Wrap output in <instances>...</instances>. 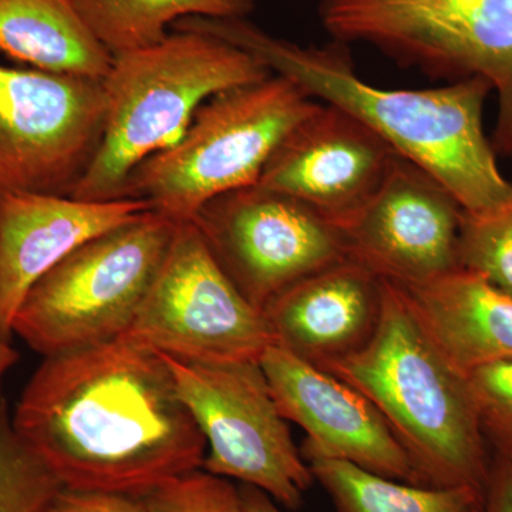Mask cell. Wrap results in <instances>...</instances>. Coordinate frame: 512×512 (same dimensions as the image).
<instances>
[{
	"mask_svg": "<svg viewBox=\"0 0 512 512\" xmlns=\"http://www.w3.org/2000/svg\"><path fill=\"white\" fill-rule=\"evenodd\" d=\"M103 80L0 64V194L72 195L101 144Z\"/></svg>",
	"mask_w": 512,
	"mask_h": 512,
	"instance_id": "10",
	"label": "cell"
},
{
	"mask_svg": "<svg viewBox=\"0 0 512 512\" xmlns=\"http://www.w3.org/2000/svg\"><path fill=\"white\" fill-rule=\"evenodd\" d=\"M335 42L365 43L450 83L483 79L497 93L494 150L512 153V0H322Z\"/></svg>",
	"mask_w": 512,
	"mask_h": 512,
	"instance_id": "6",
	"label": "cell"
},
{
	"mask_svg": "<svg viewBox=\"0 0 512 512\" xmlns=\"http://www.w3.org/2000/svg\"><path fill=\"white\" fill-rule=\"evenodd\" d=\"M63 485L16 433L0 397V512H47Z\"/></svg>",
	"mask_w": 512,
	"mask_h": 512,
	"instance_id": "21",
	"label": "cell"
},
{
	"mask_svg": "<svg viewBox=\"0 0 512 512\" xmlns=\"http://www.w3.org/2000/svg\"><path fill=\"white\" fill-rule=\"evenodd\" d=\"M123 338L190 363L259 362L275 345L264 312L229 281L192 222L178 224Z\"/></svg>",
	"mask_w": 512,
	"mask_h": 512,
	"instance_id": "9",
	"label": "cell"
},
{
	"mask_svg": "<svg viewBox=\"0 0 512 512\" xmlns=\"http://www.w3.org/2000/svg\"><path fill=\"white\" fill-rule=\"evenodd\" d=\"M165 359L207 441L202 470L259 488L288 510L301 507L315 477L279 412L261 363Z\"/></svg>",
	"mask_w": 512,
	"mask_h": 512,
	"instance_id": "8",
	"label": "cell"
},
{
	"mask_svg": "<svg viewBox=\"0 0 512 512\" xmlns=\"http://www.w3.org/2000/svg\"><path fill=\"white\" fill-rule=\"evenodd\" d=\"M173 30L220 37L245 50L276 76L295 83L315 101L346 111L383 138L399 156L433 175L464 212L497 207L510 195L493 144L484 131L490 83L467 79L426 90L380 89L357 76L346 45L303 47L279 39L244 19L188 16Z\"/></svg>",
	"mask_w": 512,
	"mask_h": 512,
	"instance_id": "2",
	"label": "cell"
},
{
	"mask_svg": "<svg viewBox=\"0 0 512 512\" xmlns=\"http://www.w3.org/2000/svg\"><path fill=\"white\" fill-rule=\"evenodd\" d=\"M510 184V195L497 207L464 212L458 266L484 275L512 295V180Z\"/></svg>",
	"mask_w": 512,
	"mask_h": 512,
	"instance_id": "22",
	"label": "cell"
},
{
	"mask_svg": "<svg viewBox=\"0 0 512 512\" xmlns=\"http://www.w3.org/2000/svg\"><path fill=\"white\" fill-rule=\"evenodd\" d=\"M151 207L144 200L92 202L69 195L0 194V338L33 285L74 249L134 220Z\"/></svg>",
	"mask_w": 512,
	"mask_h": 512,
	"instance_id": "15",
	"label": "cell"
},
{
	"mask_svg": "<svg viewBox=\"0 0 512 512\" xmlns=\"http://www.w3.org/2000/svg\"><path fill=\"white\" fill-rule=\"evenodd\" d=\"M394 154L362 121L319 104L278 144L258 184L305 202L339 225L372 197Z\"/></svg>",
	"mask_w": 512,
	"mask_h": 512,
	"instance_id": "14",
	"label": "cell"
},
{
	"mask_svg": "<svg viewBox=\"0 0 512 512\" xmlns=\"http://www.w3.org/2000/svg\"><path fill=\"white\" fill-rule=\"evenodd\" d=\"M0 52L33 69L97 80L113 64L72 0H0Z\"/></svg>",
	"mask_w": 512,
	"mask_h": 512,
	"instance_id": "18",
	"label": "cell"
},
{
	"mask_svg": "<svg viewBox=\"0 0 512 512\" xmlns=\"http://www.w3.org/2000/svg\"><path fill=\"white\" fill-rule=\"evenodd\" d=\"M399 288L427 338L461 375L512 360V295L484 275L457 266Z\"/></svg>",
	"mask_w": 512,
	"mask_h": 512,
	"instance_id": "17",
	"label": "cell"
},
{
	"mask_svg": "<svg viewBox=\"0 0 512 512\" xmlns=\"http://www.w3.org/2000/svg\"><path fill=\"white\" fill-rule=\"evenodd\" d=\"M143 500L150 512H245L239 488L202 468L158 485Z\"/></svg>",
	"mask_w": 512,
	"mask_h": 512,
	"instance_id": "23",
	"label": "cell"
},
{
	"mask_svg": "<svg viewBox=\"0 0 512 512\" xmlns=\"http://www.w3.org/2000/svg\"><path fill=\"white\" fill-rule=\"evenodd\" d=\"M279 412L306 434L302 456L346 461L417 485L412 461L379 410L359 390L326 370L271 346L259 360Z\"/></svg>",
	"mask_w": 512,
	"mask_h": 512,
	"instance_id": "13",
	"label": "cell"
},
{
	"mask_svg": "<svg viewBox=\"0 0 512 512\" xmlns=\"http://www.w3.org/2000/svg\"><path fill=\"white\" fill-rule=\"evenodd\" d=\"M19 360V352L10 342L0 338V392H2L3 379L8 375L10 369L16 365Z\"/></svg>",
	"mask_w": 512,
	"mask_h": 512,
	"instance_id": "28",
	"label": "cell"
},
{
	"mask_svg": "<svg viewBox=\"0 0 512 512\" xmlns=\"http://www.w3.org/2000/svg\"><path fill=\"white\" fill-rule=\"evenodd\" d=\"M322 369L379 410L412 461L417 485L485 490L493 453L468 377L427 338L399 286L383 281L379 325L366 345Z\"/></svg>",
	"mask_w": 512,
	"mask_h": 512,
	"instance_id": "3",
	"label": "cell"
},
{
	"mask_svg": "<svg viewBox=\"0 0 512 512\" xmlns=\"http://www.w3.org/2000/svg\"><path fill=\"white\" fill-rule=\"evenodd\" d=\"M178 224L150 210L74 249L30 289L13 335L43 357L121 338L156 279Z\"/></svg>",
	"mask_w": 512,
	"mask_h": 512,
	"instance_id": "7",
	"label": "cell"
},
{
	"mask_svg": "<svg viewBox=\"0 0 512 512\" xmlns=\"http://www.w3.org/2000/svg\"><path fill=\"white\" fill-rule=\"evenodd\" d=\"M239 493L245 512H284L268 494L252 485L242 484Z\"/></svg>",
	"mask_w": 512,
	"mask_h": 512,
	"instance_id": "27",
	"label": "cell"
},
{
	"mask_svg": "<svg viewBox=\"0 0 512 512\" xmlns=\"http://www.w3.org/2000/svg\"><path fill=\"white\" fill-rule=\"evenodd\" d=\"M382 299L383 279L348 256L278 293L262 312L275 346L322 369L366 345Z\"/></svg>",
	"mask_w": 512,
	"mask_h": 512,
	"instance_id": "16",
	"label": "cell"
},
{
	"mask_svg": "<svg viewBox=\"0 0 512 512\" xmlns=\"http://www.w3.org/2000/svg\"><path fill=\"white\" fill-rule=\"evenodd\" d=\"M483 512H512V458L493 454Z\"/></svg>",
	"mask_w": 512,
	"mask_h": 512,
	"instance_id": "26",
	"label": "cell"
},
{
	"mask_svg": "<svg viewBox=\"0 0 512 512\" xmlns=\"http://www.w3.org/2000/svg\"><path fill=\"white\" fill-rule=\"evenodd\" d=\"M190 222L229 281L261 311L289 286L348 258L333 222L258 183L205 202Z\"/></svg>",
	"mask_w": 512,
	"mask_h": 512,
	"instance_id": "11",
	"label": "cell"
},
{
	"mask_svg": "<svg viewBox=\"0 0 512 512\" xmlns=\"http://www.w3.org/2000/svg\"><path fill=\"white\" fill-rule=\"evenodd\" d=\"M339 512H483L484 491L421 487L370 473L346 461H308Z\"/></svg>",
	"mask_w": 512,
	"mask_h": 512,
	"instance_id": "20",
	"label": "cell"
},
{
	"mask_svg": "<svg viewBox=\"0 0 512 512\" xmlns=\"http://www.w3.org/2000/svg\"><path fill=\"white\" fill-rule=\"evenodd\" d=\"M63 487L143 497L200 470L207 441L163 353L117 338L43 359L12 412Z\"/></svg>",
	"mask_w": 512,
	"mask_h": 512,
	"instance_id": "1",
	"label": "cell"
},
{
	"mask_svg": "<svg viewBox=\"0 0 512 512\" xmlns=\"http://www.w3.org/2000/svg\"><path fill=\"white\" fill-rule=\"evenodd\" d=\"M84 25L111 55L163 42L168 29L188 16L244 19L256 0H72Z\"/></svg>",
	"mask_w": 512,
	"mask_h": 512,
	"instance_id": "19",
	"label": "cell"
},
{
	"mask_svg": "<svg viewBox=\"0 0 512 512\" xmlns=\"http://www.w3.org/2000/svg\"><path fill=\"white\" fill-rule=\"evenodd\" d=\"M468 384L488 446L493 454L512 458V360L481 367Z\"/></svg>",
	"mask_w": 512,
	"mask_h": 512,
	"instance_id": "24",
	"label": "cell"
},
{
	"mask_svg": "<svg viewBox=\"0 0 512 512\" xmlns=\"http://www.w3.org/2000/svg\"><path fill=\"white\" fill-rule=\"evenodd\" d=\"M47 512H150L143 497L63 487Z\"/></svg>",
	"mask_w": 512,
	"mask_h": 512,
	"instance_id": "25",
	"label": "cell"
},
{
	"mask_svg": "<svg viewBox=\"0 0 512 512\" xmlns=\"http://www.w3.org/2000/svg\"><path fill=\"white\" fill-rule=\"evenodd\" d=\"M271 74L245 50L192 30H171L157 45L114 55L103 79L106 119L99 151L70 197L124 200L131 173L177 143L205 101Z\"/></svg>",
	"mask_w": 512,
	"mask_h": 512,
	"instance_id": "4",
	"label": "cell"
},
{
	"mask_svg": "<svg viewBox=\"0 0 512 512\" xmlns=\"http://www.w3.org/2000/svg\"><path fill=\"white\" fill-rule=\"evenodd\" d=\"M463 217L443 184L396 153L372 197L336 227L349 258L383 281L409 286L457 268Z\"/></svg>",
	"mask_w": 512,
	"mask_h": 512,
	"instance_id": "12",
	"label": "cell"
},
{
	"mask_svg": "<svg viewBox=\"0 0 512 512\" xmlns=\"http://www.w3.org/2000/svg\"><path fill=\"white\" fill-rule=\"evenodd\" d=\"M282 76L212 96L173 146L143 161L124 200H144L175 222H190L225 192L258 183L286 134L319 106Z\"/></svg>",
	"mask_w": 512,
	"mask_h": 512,
	"instance_id": "5",
	"label": "cell"
}]
</instances>
